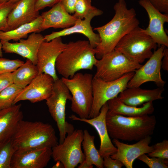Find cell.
Listing matches in <instances>:
<instances>
[{
  "label": "cell",
  "mask_w": 168,
  "mask_h": 168,
  "mask_svg": "<svg viewBox=\"0 0 168 168\" xmlns=\"http://www.w3.org/2000/svg\"><path fill=\"white\" fill-rule=\"evenodd\" d=\"M114 9L115 14L112 19L93 30L98 32L100 38V43L94 48L97 59L114 50L120 40L140 24L135 9H128L124 0H118Z\"/></svg>",
  "instance_id": "obj_1"
},
{
  "label": "cell",
  "mask_w": 168,
  "mask_h": 168,
  "mask_svg": "<svg viewBox=\"0 0 168 168\" xmlns=\"http://www.w3.org/2000/svg\"><path fill=\"white\" fill-rule=\"evenodd\" d=\"M106 123L111 138L123 141H138L153 134L156 120L153 115L128 117L107 114Z\"/></svg>",
  "instance_id": "obj_2"
},
{
  "label": "cell",
  "mask_w": 168,
  "mask_h": 168,
  "mask_svg": "<svg viewBox=\"0 0 168 168\" xmlns=\"http://www.w3.org/2000/svg\"><path fill=\"white\" fill-rule=\"evenodd\" d=\"M97 60L88 41H70L58 56L55 68L62 77L71 78L80 70H92Z\"/></svg>",
  "instance_id": "obj_3"
},
{
  "label": "cell",
  "mask_w": 168,
  "mask_h": 168,
  "mask_svg": "<svg viewBox=\"0 0 168 168\" xmlns=\"http://www.w3.org/2000/svg\"><path fill=\"white\" fill-rule=\"evenodd\" d=\"M11 139L16 151L41 147L52 148L58 144L52 125L23 119L17 124Z\"/></svg>",
  "instance_id": "obj_4"
},
{
  "label": "cell",
  "mask_w": 168,
  "mask_h": 168,
  "mask_svg": "<svg viewBox=\"0 0 168 168\" xmlns=\"http://www.w3.org/2000/svg\"><path fill=\"white\" fill-rule=\"evenodd\" d=\"M93 75L76 73L71 78H61L72 96L71 109L79 117L88 119L93 103Z\"/></svg>",
  "instance_id": "obj_5"
},
{
  "label": "cell",
  "mask_w": 168,
  "mask_h": 168,
  "mask_svg": "<svg viewBox=\"0 0 168 168\" xmlns=\"http://www.w3.org/2000/svg\"><path fill=\"white\" fill-rule=\"evenodd\" d=\"M157 44L139 26L125 35L114 49L124 55L131 61L141 64L153 54Z\"/></svg>",
  "instance_id": "obj_6"
},
{
  "label": "cell",
  "mask_w": 168,
  "mask_h": 168,
  "mask_svg": "<svg viewBox=\"0 0 168 168\" xmlns=\"http://www.w3.org/2000/svg\"><path fill=\"white\" fill-rule=\"evenodd\" d=\"M72 96L68 88L61 79L54 81L52 93L46 100L51 117L55 122L59 133V143L63 142L67 135L75 130L73 126L66 119V105Z\"/></svg>",
  "instance_id": "obj_7"
},
{
  "label": "cell",
  "mask_w": 168,
  "mask_h": 168,
  "mask_svg": "<svg viewBox=\"0 0 168 168\" xmlns=\"http://www.w3.org/2000/svg\"><path fill=\"white\" fill-rule=\"evenodd\" d=\"M142 64L133 62L114 49L98 59L93 77L108 82L118 79L128 73L134 72Z\"/></svg>",
  "instance_id": "obj_8"
},
{
  "label": "cell",
  "mask_w": 168,
  "mask_h": 168,
  "mask_svg": "<svg viewBox=\"0 0 168 168\" xmlns=\"http://www.w3.org/2000/svg\"><path fill=\"white\" fill-rule=\"evenodd\" d=\"M134 72L126 74L115 80L106 82L93 77L92 80L93 101L88 119L99 115L102 106L108 101L118 96L127 88L128 83Z\"/></svg>",
  "instance_id": "obj_9"
},
{
  "label": "cell",
  "mask_w": 168,
  "mask_h": 168,
  "mask_svg": "<svg viewBox=\"0 0 168 168\" xmlns=\"http://www.w3.org/2000/svg\"><path fill=\"white\" fill-rule=\"evenodd\" d=\"M83 134L82 130H75L67 135L63 142L52 147L54 161L61 162L65 168H74L83 162L85 159L81 148Z\"/></svg>",
  "instance_id": "obj_10"
},
{
  "label": "cell",
  "mask_w": 168,
  "mask_h": 168,
  "mask_svg": "<svg viewBox=\"0 0 168 168\" xmlns=\"http://www.w3.org/2000/svg\"><path fill=\"white\" fill-rule=\"evenodd\" d=\"M166 47L160 46L153 52L148 60L143 65L136 70L128 83L127 88L140 87L149 82L155 83L158 87L164 88L166 82L162 78L161 69L164 51Z\"/></svg>",
  "instance_id": "obj_11"
},
{
  "label": "cell",
  "mask_w": 168,
  "mask_h": 168,
  "mask_svg": "<svg viewBox=\"0 0 168 168\" xmlns=\"http://www.w3.org/2000/svg\"><path fill=\"white\" fill-rule=\"evenodd\" d=\"M61 37L49 41H44L40 45L37 54V63L39 74L44 73L51 76L55 81L58 78L55 65L57 59L65 48Z\"/></svg>",
  "instance_id": "obj_12"
},
{
  "label": "cell",
  "mask_w": 168,
  "mask_h": 168,
  "mask_svg": "<svg viewBox=\"0 0 168 168\" xmlns=\"http://www.w3.org/2000/svg\"><path fill=\"white\" fill-rule=\"evenodd\" d=\"M52 156V149L49 147L16 150L11 159V168H44Z\"/></svg>",
  "instance_id": "obj_13"
},
{
  "label": "cell",
  "mask_w": 168,
  "mask_h": 168,
  "mask_svg": "<svg viewBox=\"0 0 168 168\" xmlns=\"http://www.w3.org/2000/svg\"><path fill=\"white\" fill-rule=\"evenodd\" d=\"M53 78L45 73L38 74L31 82L18 94L13 105L22 100L35 103L46 100L50 96L54 82Z\"/></svg>",
  "instance_id": "obj_14"
},
{
  "label": "cell",
  "mask_w": 168,
  "mask_h": 168,
  "mask_svg": "<svg viewBox=\"0 0 168 168\" xmlns=\"http://www.w3.org/2000/svg\"><path fill=\"white\" fill-rule=\"evenodd\" d=\"M139 5L147 12L149 19L148 27L143 32L150 36L160 46L168 47V36L164 29V24L168 22V14H162L154 7L148 0H139Z\"/></svg>",
  "instance_id": "obj_15"
},
{
  "label": "cell",
  "mask_w": 168,
  "mask_h": 168,
  "mask_svg": "<svg viewBox=\"0 0 168 168\" xmlns=\"http://www.w3.org/2000/svg\"><path fill=\"white\" fill-rule=\"evenodd\" d=\"M108 107L107 102L101 107L99 114L97 116L91 119H82L74 114L68 118L71 120L79 121L86 123L93 127L96 130L100 139L99 152L103 158L111 156L117 151V148L111 141L109 135L106 123V117Z\"/></svg>",
  "instance_id": "obj_16"
},
{
  "label": "cell",
  "mask_w": 168,
  "mask_h": 168,
  "mask_svg": "<svg viewBox=\"0 0 168 168\" xmlns=\"http://www.w3.org/2000/svg\"><path fill=\"white\" fill-rule=\"evenodd\" d=\"M151 139V136H148L135 143L129 144L113 139L112 142L116 147L117 151L110 156L113 159L119 160L126 168H132L134 161L139 156L153 151V146H149Z\"/></svg>",
  "instance_id": "obj_17"
},
{
  "label": "cell",
  "mask_w": 168,
  "mask_h": 168,
  "mask_svg": "<svg viewBox=\"0 0 168 168\" xmlns=\"http://www.w3.org/2000/svg\"><path fill=\"white\" fill-rule=\"evenodd\" d=\"M2 50L5 53L17 54L30 60L34 64L37 63V54L41 44L45 41L44 37L39 33H30L26 39L18 42L11 43L1 40Z\"/></svg>",
  "instance_id": "obj_18"
},
{
  "label": "cell",
  "mask_w": 168,
  "mask_h": 168,
  "mask_svg": "<svg viewBox=\"0 0 168 168\" xmlns=\"http://www.w3.org/2000/svg\"><path fill=\"white\" fill-rule=\"evenodd\" d=\"M101 15L99 13H93L84 20L77 19L73 26L59 31L52 32L49 34L44 36L45 41L48 42L56 38L73 34L80 33L87 37L91 47L95 48L100 43V38L98 34L93 31L91 22L94 17Z\"/></svg>",
  "instance_id": "obj_19"
},
{
  "label": "cell",
  "mask_w": 168,
  "mask_h": 168,
  "mask_svg": "<svg viewBox=\"0 0 168 168\" xmlns=\"http://www.w3.org/2000/svg\"><path fill=\"white\" fill-rule=\"evenodd\" d=\"M35 2L36 0H20L15 3L7 17L8 30L31 22L40 16L35 9Z\"/></svg>",
  "instance_id": "obj_20"
},
{
  "label": "cell",
  "mask_w": 168,
  "mask_h": 168,
  "mask_svg": "<svg viewBox=\"0 0 168 168\" xmlns=\"http://www.w3.org/2000/svg\"><path fill=\"white\" fill-rule=\"evenodd\" d=\"M42 21L40 31L50 28L65 29L73 26L77 19L68 13L61 2L41 15Z\"/></svg>",
  "instance_id": "obj_21"
},
{
  "label": "cell",
  "mask_w": 168,
  "mask_h": 168,
  "mask_svg": "<svg viewBox=\"0 0 168 168\" xmlns=\"http://www.w3.org/2000/svg\"><path fill=\"white\" fill-rule=\"evenodd\" d=\"M164 88L157 87L153 89H146L139 87L127 88L121 92L118 97L125 104L138 106L146 103L162 100Z\"/></svg>",
  "instance_id": "obj_22"
},
{
  "label": "cell",
  "mask_w": 168,
  "mask_h": 168,
  "mask_svg": "<svg viewBox=\"0 0 168 168\" xmlns=\"http://www.w3.org/2000/svg\"><path fill=\"white\" fill-rule=\"evenodd\" d=\"M21 104L0 109V144L11 139L19 122L23 119Z\"/></svg>",
  "instance_id": "obj_23"
},
{
  "label": "cell",
  "mask_w": 168,
  "mask_h": 168,
  "mask_svg": "<svg viewBox=\"0 0 168 168\" xmlns=\"http://www.w3.org/2000/svg\"><path fill=\"white\" fill-rule=\"evenodd\" d=\"M108 110L107 114L119 115L128 117L140 116L150 115L154 111L152 102L146 103L140 107L127 105L116 97L107 102Z\"/></svg>",
  "instance_id": "obj_24"
},
{
  "label": "cell",
  "mask_w": 168,
  "mask_h": 168,
  "mask_svg": "<svg viewBox=\"0 0 168 168\" xmlns=\"http://www.w3.org/2000/svg\"><path fill=\"white\" fill-rule=\"evenodd\" d=\"M42 21L41 15L33 21L23 24L10 30L0 31L1 40L9 41L11 40L17 42L23 39H26L29 34L39 33Z\"/></svg>",
  "instance_id": "obj_25"
},
{
  "label": "cell",
  "mask_w": 168,
  "mask_h": 168,
  "mask_svg": "<svg viewBox=\"0 0 168 168\" xmlns=\"http://www.w3.org/2000/svg\"><path fill=\"white\" fill-rule=\"evenodd\" d=\"M83 139L82 146L85 156L83 161L89 167L93 168L95 165L98 168H103V158L100 156L94 143L95 137L91 135L87 129L83 131Z\"/></svg>",
  "instance_id": "obj_26"
},
{
  "label": "cell",
  "mask_w": 168,
  "mask_h": 168,
  "mask_svg": "<svg viewBox=\"0 0 168 168\" xmlns=\"http://www.w3.org/2000/svg\"><path fill=\"white\" fill-rule=\"evenodd\" d=\"M39 71L37 66L27 59L25 62L12 72L13 83L23 89L37 76Z\"/></svg>",
  "instance_id": "obj_27"
},
{
  "label": "cell",
  "mask_w": 168,
  "mask_h": 168,
  "mask_svg": "<svg viewBox=\"0 0 168 168\" xmlns=\"http://www.w3.org/2000/svg\"><path fill=\"white\" fill-rule=\"evenodd\" d=\"M93 13L103 14V12L92 6L91 0H77L75 6L73 16L77 19L82 20Z\"/></svg>",
  "instance_id": "obj_28"
},
{
  "label": "cell",
  "mask_w": 168,
  "mask_h": 168,
  "mask_svg": "<svg viewBox=\"0 0 168 168\" xmlns=\"http://www.w3.org/2000/svg\"><path fill=\"white\" fill-rule=\"evenodd\" d=\"M23 89L13 83L0 93V109L12 105L16 97Z\"/></svg>",
  "instance_id": "obj_29"
},
{
  "label": "cell",
  "mask_w": 168,
  "mask_h": 168,
  "mask_svg": "<svg viewBox=\"0 0 168 168\" xmlns=\"http://www.w3.org/2000/svg\"><path fill=\"white\" fill-rule=\"evenodd\" d=\"M15 151L12 139L0 144V168H11V159Z\"/></svg>",
  "instance_id": "obj_30"
},
{
  "label": "cell",
  "mask_w": 168,
  "mask_h": 168,
  "mask_svg": "<svg viewBox=\"0 0 168 168\" xmlns=\"http://www.w3.org/2000/svg\"><path fill=\"white\" fill-rule=\"evenodd\" d=\"M15 4L8 1L0 4V31L8 30L7 17Z\"/></svg>",
  "instance_id": "obj_31"
},
{
  "label": "cell",
  "mask_w": 168,
  "mask_h": 168,
  "mask_svg": "<svg viewBox=\"0 0 168 168\" xmlns=\"http://www.w3.org/2000/svg\"><path fill=\"white\" fill-rule=\"evenodd\" d=\"M24 63L19 59L11 60L0 57V75L13 72Z\"/></svg>",
  "instance_id": "obj_32"
},
{
  "label": "cell",
  "mask_w": 168,
  "mask_h": 168,
  "mask_svg": "<svg viewBox=\"0 0 168 168\" xmlns=\"http://www.w3.org/2000/svg\"><path fill=\"white\" fill-rule=\"evenodd\" d=\"M137 159L145 163L150 168H168V159L150 157L146 154L141 155Z\"/></svg>",
  "instance_id": "obj_33"
},
{
  "label": "cell",
  "mask_w": 168,
  "mask_h": 168,
  "mask_svg": "<svg viewBox=\"0 0 168 168\" xmlns=\"http://www.w3.org/2000/svg\"><path fill=\"white\" fill-rule=\"evenodd\" d=\"M153 150L147 155L150 157H156L168 159V141L164 139L162 142L152 145Z\"/></svg>",
  "instance_id": "obj_34"
},
{
  "label": "cell",
  "mask_w": 168,
  "mask_h": 168,
  "mask_svg": "<svg viewBox=\"0 0 168 168\" xmlns=\"http://www.w3.org/2000/svg\"><path fill=\"white\" fill-rule=\"evenodd\" d=\"M103 165L105 168H121L124 166L119 160L113 159L110 156L103 158Z\"/></svg>",
  "instance_id": "obj_35"
},
{
  "label": "cell",
  "mask_w": 168,
  "mask_h": 168,
  "mask_svg": "<svg viewBox=\"0 0 168 168\" xmlns=\"http://www.w3.org/2000/svg\"><path fill=\"white\" fill-rule=\"evenodd\" d=\"M13 83L12 72L0 75V93Z\"/></svg>",
  "instance_id": "obj_36"
},
{
  "label": "cell",
  "mask_w": 168,
  "mask_h": 168,
  "mask_svg": "<svg viewBox=\"0 0 168 168\" xmlns=\"http://www.w3.org/2000/svg\"><path fill=\"white\" fill-rule=\"evenodd\" d=\"M152 6L161 12L168 14V0H148Z\"/></svg>",
  "instance_id": "obj_37"
},
{
  "label": "cell",
  "mask_w": 168,
  "mask_h": 168,
  "mask_svg": "<svg viewBox=\"0 0 168 168\" xmlns=\"http://www.w3.org/2000/svg\"><path fill=\"white\" fill-rule=\"evenodd\" d=\"M62 0H36L35 7L38 11L47 7H52Z\"/></svg>",
  "instance_id": "obj_38"
},
{
  "label": "cell",
  "mask_w": 168,
  "mask_h": 168,
  "mask_svg": "<svg viewBox=\"0 0 168 168\" xmlns=\"http://www.w3.org/2000/svg\"><path fill=\"white\" fill-rule=\"evenodd\" d=\"M77 0H62L61 2L66 11L70 14H73Z\"/></svg>",
  "instance_id": "obj_39"
},
{
  "label": "cell",
  "mask_w": 168,
  "mask_h": 168,
  "mask_svg": "<svg viewBox=\"0 0 168 168\" xmlns=\"http://www.w3.org/2000/svg\"><path fill=\"white\" fill-rule=\"evenodd\" d=\"M161 68L165 71H168V49L166 47L161 61Z\"/></svg>",
  "instance_id": "obj_40"
},
{
  "label": "cell",
  "mask_w": 168,
  "mask_h": 168,
  "mask_svg": "<svg viewBox=\"0 0 168 168\" xmlns=\"http://www.w3.org/2000/svg\"><path fill=\"white\" fill-rule=\"evenodd\" d=\"M56 162V164L52 166V168H65L64 165L61 162L57 161Z\"/></svg>",
  "instance_id": "obj_41"
},
{
  "label": "cell",
  "mask_w": 168,
  "mask_h": 168,
  "mask_svg": "<svg viewBox=\"0 0 168 168\" xmlns=\"http://www.w3.org/2000/svg\"><path fill=\"white\" fill-rule=\"evenodd\" d=\"M2 51V44L1 43V40H0V57H2L3 56Z\"/></svg>",
  "instance_id": "obj_42"
},
{
  "label": "cell",
  "mask_w": 168,
  "mask_h": 168,
  "mask_svg": "<svg viewBox=\"0 0 168 168\" xmlns=\"http://www.w3.org/2000/svg\"><path fill=\"white\" fill-rule=\"evenodd\" d=\"M20 0H8V1L14 3H16Z\"/></svg>",
  "instance_id": "obj_43"
},
{
  "label": "cell",
  "mask_w": 168,
  "mask_h": 168,
  "mask_svg": "<svg viewBox=\"0 0 168 168\" xmlns=\"http://www.w3.org/2000/svg\"><path fill=\"white\" fill-rule=\"evenodd\" d=\"M8 1V0H0V4Z\"/></svg>",
  "instance_id": "obj_44"
},
{
  "label": "cell",
  "mask_w": 168,
  "mask_h": 168,
  "mask_svg": "<svg viewBox=\"0 0 168 168\" xmlns=\"http://www.w3.org/2000/svg\"></svg>",
  "instance_id": "obj_45"
}]
</instances>
